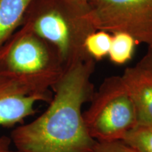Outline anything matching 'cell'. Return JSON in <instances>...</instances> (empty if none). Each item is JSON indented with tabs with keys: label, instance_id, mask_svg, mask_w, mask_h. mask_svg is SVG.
Returning a JSON list of instances; mask_svg holds the SVG:
<instances>
[{
	"label": "cell",
	"instance_id": "8992f818",
	"mask_svg": "<svg viewBox=\"0 0 152 152\" xmlns=\"http://www.w3.org/2000/svg\"><path fill=\"white\" fill-rule=\"evenodd\" d=\"M51 99L50 94L35 93L18 77L0 71V126L21 125L35 113L37 102H49Z\"/></svg>",
	"mask_w": 152,
	"mask_h": 152
},
{
	"label": "cell",
	"instance_id": "9c48e42d",
	"mask_svg": "<svg viewBox=\"0 0 152 152\" xmlns=\"http://www.w3.org/2000/svg\"><path fill=\"white\" fill-rule=\"evenodd\" d=\"M137 45L135 39L129 34L121 32L113 33L108 56L113 64L124 65L132 58Z\"/></svg>",
	"mask_w": 152,
	"mask_h": 152
},
{
	"label": "cell",
	"instance_id": "8fae6325",
	"mask_svg": "<svg viewBox=\"0 0 152 152\" xmlns=\"http://www.w3.org/2000/svg\"><path fill=\"white\" fill-rule=\"evenodd\" d=\"M123 141L141 152H152V126L135 127Z\"/></svg>",
	"mask_w": 152,
	"mask_h": 152
},
{
	"label": "cell",
	"instance_id": "7c38bea8",
	"mask_svg": "<svg viewBox=\"0 0 152 152\" xmlns=\"http://www.w3.org/2000/svg\"><path fill=\"white\" fill-rule=\"evenodd\" d=\"M94 152H141L137 149L123 142L118 141L96 142Z\"/></svg>",
	"mask_w": 152,
	"mask_h": 152
},
{
	"label": "cell",
	"instance_id": "ba28073f",
	"mask_svg": "<svg viewBox=\"0 0 152 152\" xmlns=\"http://www.w3.org/2000/svg\"><path fill=\"white\" fill-rule=\"evenodd\" d=\"M33 0H0V47L21 26Z\"/></svg>",
	"mask_w": 152,
	"mask_h": 152
},
{
	"label": "cell",
	"instance_id": "5bb4252c",
	"mask_svg": "<svg viewBox=\"0 0 152 152\" xmlns=\"http://www.w3.org/2000/svg\"><path fill=\"white\" fill-rule=\"evenodd\" d=\"M0 152H20L13 146L10 137L0 136Z\"/></svg>",
	"mask_w": 152,
	"mask_h": 152
},
{
	"label": "cell",
	"instance_id": "52a82bcc",
	"mask_svg": "<svg viewBox=\"0 0 152 152\" xmlns=\"http://www.w3.org/2000/svg\"><path fill=\"white\" fill-rule=\"evenodd\" d=\"M121 76L135 108L137 126H152V75L134 66Z\"/></svg>",
	"mask_w": 152,
	"mask_h": 152
},
{
	"label": "cell",
	"instance_id": "4fadbf2b",
	"mask_svg": "<svg viewBox=\"0 0 152 152\" xmlns=\"http://www.w3.org/2000/svg\"><path fill=\"white\" fill-rule=\"evenodd\" d=\"M135 66L152 75V48H147L146 54Z\"/></svg>",
	"mask_w": 152,
	"mask_h": 152
},
{
	"label": "cell",
	"instance_id": "5b68a950",
	"mask_svg": "<svg viewBox=\"0 0 152 152\" xmlns=\"http://www.w3.org/2000/svg\"><path fill=\"white\" fill-rule=\"evenodd\" d=\"M86 17L95 30L129 34L152 48V0H89Z\"/></svg>",
	"mask_w": 152,
	"mask_h": 152
},
{
	"label": "cell",
	"instance_id": "30bf717a",
	"mask_svg": "<svg viewBox=\"0 0 152 152\" xmlns=\"http://www.w3.org/2000/svg\"><path fill=\"white\" fill-rule=\"evenodd\" d=\"M111 33L96 30L87 36L85 40V49L89 56L96 61L108 56L111 44Z\"/></svg>",
	"mask_w": 152,
	"mask_h": 152
},
{
	"label": "cell",
	"instance_id": "277c9868",
	"mask_svg": "<svg viewBox=\"0 0 152 152\" xmlns=\"http://www.w3.org/2000/svg\"><path fill=\"white\" fill-rule=\"evenodd\" d=\"M90 102L83 116L96 142L123 140L137 126L135 108L121 75L106 77Z\"/></svg>",
	"mask_w": 152,
	"mask_h": 152
},
{
	"label": "cell",
	"instance_id": "3957f363",
	"mask_svg": "<svg viewBox=\"0 0 152 152\" xmlns=\"http://www.w3.org/2000/svg\"><path fill=\"white\" fill-rule=\"evenodd\" d=\"M64 71L54 47L23 26L0 47V71L18 77L37 94H50Z\"/></svg>",
	"mask_w": 152,
	"mask_h": 152
},
{
	"label": "cell",
	"instance_id": "6da1fadb",
	"mask_svg": "<svg viewBox=\"0 0 152 152\" xmlns=\"http://www.w3.org/2000/svg\"><path fill=\"white\" fill-rule=\"evenodd\" d=\"M95 61H79L66 68L53 87L48 108L27 124L17 126L10 138L20 152H94L96 142L87 130L83 106L91 100Z\"/></svg>",
	"mask_w": 152,
	"mask_h": 152
},
{
	"label": "cell",
	"instance_id": "7a4b0ae2",
	"mask_svg": "<svg viewBox=\"0 0 152 152\" xmlns=\"http://www.w3.org/2000/svg\"><path fill=\"white\" fill-rule=\"evenodd\" d=\"M86 14L66 0H33L21 26L54 47L65 69L74 63L92 58L85 40L94 32Z\"/></svg>",
	"mask_w": 152,
	"mask_h": 152
},
{
	"label": "cell",
	"instance_id": "9a60e30c",
	"mask_svg": "<svg viewBox=\"0 0 152 152\" xmlns=\"http://www.w3.org/2000/svg\"><path fill=\"white\" fill-rule=\"evenodd\" d=\"M78 10L87 14L89 8V0H66Z\"/></svg>",
	"mask_w": 152,
	"mask_h": 152
}]
</instances>
